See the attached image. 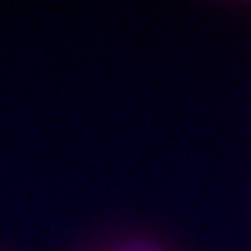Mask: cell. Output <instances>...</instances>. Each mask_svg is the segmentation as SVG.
I'll return each mask as SVG.
<instances>
[{
    "instance_id": "6da1fadb",
    "label": "cell",
    "mask_w": 251,
    "mask_h": 251,
    "mask_svg": "<svg viewBox=\"0 0 251 251\" xmlns=\"http://www.w3.org/2000/svg\"><path fill=\"white\" fill-rule=\"evenodd\" d=\"M132 251H152V249H132Z\"/></svg>"
}]
</instances>
